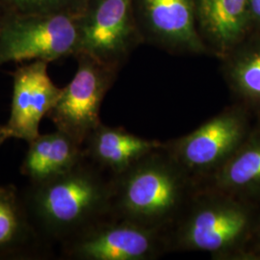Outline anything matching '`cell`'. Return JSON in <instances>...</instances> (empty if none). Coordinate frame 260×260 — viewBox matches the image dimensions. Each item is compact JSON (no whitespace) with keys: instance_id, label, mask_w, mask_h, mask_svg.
<instances>
[{"instance_id":"cell-18","label":"cell","mask_w":260,"mask_h":260,"mask_svg":"<svg viewBox=\"0 0 260 260\" xmlns=\"http://www.w3.org/2000/svg\"><path fill=\"white\" fill-rule=\"evenodd\" d=\"M246 260H260V215L247 250Z\"/></svg>"},{"instance_id":"cell-4","label":"cell","mask_w":260,"mask_h":260,"mask_svg":"<svg viewBox=\"0 0 260 260\" xmlns=\"http://www.w3.org/2000/svg\"><path fill=\"white\" fill-rule=\"evenodd\" d=\"M255 116L235 103L192 132L164 142V147L201 184L232 158L249 136Z\"/></svg>"},{"instance_id":"cell-3","label":"cell","mask_w":260,"mask_h":260,"mask_svg":"<svg viewBox=\"0 0 260 260\" xmlns=\"http://www.w3.org/2000/svg\"><path fill=\"white\" fill-rule=\"evenodd\" d=\"M259 205L201 186L168 232L169 251H202L215 260H246Z\"/></svg>"},{"instance_id":"cell-12","label":"cell","mask_w":260,"mask_h":260,"mask_svg":"<svg viewBox=\"0 0 260 260\" xmlns=\"http://www.w3.org/2000/svg\"><path fill=\"white\" fill-rule=\"evenodd\" d=\"M200 34L222 59L251 31L248 0H196Z\"/></svg>"},{"instance_id":"cell-9","label":"cell","mask_w":260,"mask_h":260,"mask_svg":"<svg viewBox=\"0 0 260 260\" xmlns=\"http://www.w3.org/2000/svg\"><path fill=\"white\" fill-rule=\"evenodd\" d=\"M143 39L172 53L210 54L200 34L196 0H134Z\"/></svg>"},{"instance_id":"cell-6","label":"cell","mask_w":260,"mask_h":260,"mask_svg":"<svg viewBox=\"0 0 260 260\" xmlns=\"http://www.w3.org/2000/svg\"><path fill=\"white\" fill-rule=\"evenodd\" d=\"M73 260H154L169 251L167 233L112 217L60 246Z\"/></svg>"},{"instance_id":"cell-1","label":"cell","mask_w":260,"mask_h":260,"mask_svg":"<svg viewBox=\"0 0 260 260\" xmlns=\"http://www.w3.org/2000/svg\"><path fill=\"white\" fill-rule=\"evenodd\" d=\"M31 220L59 247L114 217L113 175L86 155L75 167L21 192Z\"/></svg>"},{"instance_id":"cell-2","label":"cell","mask_w":260,"mask_h":260,"mask_svg":"<svg viewBox=\"0 0 260 260\" xmlns=\"http://www.w3.org/2000/svg\"><path fill=\"white\" fill-rule=\"evenodd\" d=\"M200 188L163 145L113 176L114 217L168 232Z\"/></svg>"},{"instance_id":"cell-10","label":"cell","mask_w":260,"mask_h":260,"mask_svg":"<svg viewBox=\"0 0 260 260\" xmlns=\"http://www.w3.org/2000/svg\"><path fill=\"white\" fill-rule=\"evenodd\" d=\"M47 62L31 61L19 67L13 74L11 112L6 126L12 138L28 144L37 138L43 118L55 106L62 89L51 80Z\"/></svg>"},{"instance_id":"cell-13","label":"cell","mask_w":260,"mask_h":260,"mask_svg":"<svg viewBox=\"0 0 260 260\" xmlns=\"http://www.w3.org/2000/svg\"><path fill=\"white\" fill-rule=\"evenodd\" d=\"M162 145L159 140L142 138L101 122L85 141L83 149L94 164L115 176Z\"/></svg>"},{"instance_id":"cell-11","label":"cell","mask_w":260,"mask_h":260,"mask_svg":"<svg viewBox=\"0 0 260 260\" xmlns=\"http://www.w3.org/2000/svg\"><path fill=\"white\" fill-rule=\"evenodd\" d=\"M53 247L31 220L22 193L0 185V260L48 259Z\"/></svg>"},{"instance_id":"cell-19","label":"cell","mask_w":260,"mask_h":260,"mask_svg":"<svg viewBox=\"0 0 260 260\" xmlns=\"http://www.w3.org/2000/svg\"><path fill=\"white\" fill-rule=\"evenodd\" d=\"M251 30H260V0H248Z\"/></svg>"},{"instance_id":"cell-8","label":"cell","mask_w":260,"mask_h":260,"mask_svg":"<svg viewBox=\"0 0 260 260\" xmlns=\"http://www.w3.org/2000/svg\"><path fill=\"white\" fill-rule=\"evenodd\" d=\"M143 40L134 0H89L80 18L79 53L120 71Z\"/></svg>"},{"instance_id":"cell-20","label":"cell","mask_w":260,"mask_h":260,"mask_svg":"<svg viewBox=\"0 0 260 260\" xmlns=\"http://www.w3.org/2000/svg\"><path fill=\"white\" fill-rule=\"evenodd\" d=\"M10 15H11V12H10L9 10L7 9L0 2V32H1V29L3 27L4 23L6 22V20L9 18Z\"/></svg>"},{"instance_id":"cell-7","label":"cell","mask_w":260,"mask_h":260,"mask_svg":"<svg viewBox=\"0 0 260 260\" xmlns=\"http://www.w3.org/2000/svg\"><path fill=\"white\" fill-rule=\"evenodd\" d=\"M77 70L72 81L62 89L55 106L47 114L56 129L83 146L101 122L103 100L115 82L118 70L102 64L91 56L78 53Z\"/></svg>"},{"instance_id":"cell-16","label":"cell","mask_w":260,"mask_h":260,"mask_svg":"<svg viewBox=\"0 0 260 260\" xmlns=\"http://www.w3.org/2000/svg\"><path fill=\"white\" fill-rule=\"evenodd\" d=\"M221 61L236 103L260 117V30H251Z\"/></svg>"},{"instance_id":"cell-17","label":"cell","mask_w":260,"mask_h":260,"mask_svg":"<svg viewBox=\"0 0 260 260\" xmlns=\"http://www.w3.org/2000/svg\"><path fill=\"white\" fill-rule=\"evenodd\" d=\"M89 0H0L15 15L81 13Z\"/></svg>"},{"instance_id":"cell-5","label":"cell","mask_w":260,"mask_h":260,"mask_svg":"<svg viewBox=\"0 0 260 260\" xmlns=\"http://www.w3.org/2000/svg\"><path fill=\"white\" fill-rule=\"evenodd\" d=\"M81 13L12 14L0 32V67L12 62L47 63L76 56L80 50Z\"/></svg>"},{"instance_id":"cell-21","label":"cell","mask_w":260,"mask_h":260,"mask_svg":"<svg viewBox=\"0 0 260 260\" xmlns=\"http://www.w3.org/2000/svg\"><path fill=\"white\" fill-rule=\"evenodd\" d=\"M10 138H12V134L6 124L0 125V147Z\"/></svg>"},{"instance_id":"cell-14","label":"cell","mask_w":260,"mask_h":260,"mask_svg":"<svg viewBox=\"0 0 260 260\" xmlns=\"http://www.w3.org/2000/svg\"><path fill=\"white\" fill-rule=\"evenodd\" d=\"M200 185L260 206V117H255L249 136L232 158Z\"/></svg>"},{"instance_id":"cell-15","label":"cell","mask_w":260,"mask_h":260,"mask_svg":"<svg viewBox=\"0 0 260 260\" xmlns=\"http://www.w3.org/2000/svg\"><path fill=\"white\" fill-rule=\"evenodd\" d=\"M85 156L83 146L65 132L40 134L29 143L20 173L35 184L60 176L78 164Z\"/></svg>"}]
</instances>
